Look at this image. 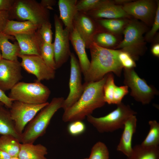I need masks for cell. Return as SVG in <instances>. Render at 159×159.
I'll return each mask as SVG.
<instances>
[{"mask_svg": "<svg viewBox=\"0 0 159 159\" xmlns=\"http://www.w3.org/2000/svg\"><path fill=\"white\" fill-rule=\"evenodd\" d=\"M88 49L91 60L89 69L84 75L85 82L98 81L111 72L120 76L123 68L118 58L120 50L102 47L93 42Z\"/></svg>", "mask_w": 159, "mask_h": 159, "instance_id": "7a4b0ae2", "label": "cell"}, {"mask_svg": "<svg viewBox=\"0 0 159 159\" xmlns=\"http://www.w3.org/2000/svg\"><path fill=\"white\" fill-rule=\"evenodd\" d=\"M40 51V56L46 64L51 68L55 70L57 69L53 43L48 44L43 42L41 46Z\"/></svg>", "mask_w": 159, "mask_h": 159, "instance_id": "f546056e", "label": "cell"}, {"mask_svg": "<svg viewBox=\"0 0 159 159\" xmlns=\"http://www.w3.org/2000/svg\"><path fill=\"white\" fill-rule=\"evenodd\" d=\"M51 28V24L48 21L42 24L37 30L42 39L45 43H52L53 33Z\"/></svg>", "mask_w": 159, "mask_h": 159, "instance_id": "836d02e7", "label": "cell"}, {"mask_svg": "<svg viewBox=\"0 0 159 159\" xmlns=\"http://www.w3.org/2000/svg\"><path fill=\"white\" fill-rule=\"evenodd\" d=\"M109 153L107 147L103 143L99 141L92 147L88 159H109Z\"/></svg>", "mask_w": 159, "mask_h": 159, "instance_id": "1f68e13d", "label": "cell"}, {"mask_svg": "<svg viewBox=\"0 0 159 159\" xmlns=\"http://www.w3.org/2000/svg\"><path fill=\"white\" fill-rule=\"evenodd\" d=\"M86 127L82 121L77 120L70 122L67 127L69 133L73 136L80 135L85 131Z\"/></svg>", "mask_w": 159, "mask_h": 159, "instance_id": "8d00e7d4", "label": "cell"}, {"mask_svg": "<svg viewBox=\"0 0 159 159\" xmlns=\"http://www.w3.org/2000/svg\"><path fill=\"white\" fill-rule=\"evenodd\" d=\"M137 121L135 115L127 120L124 124L123 131L117 148L118 151L122 153L127 157L130 155L132 150V139L136 131Z\"/></svg>", "mask_w": 159, "mask_h": 159, "instance_id": "ac0fdd59", "label": "cell"}, {"mask_svg": "<svg viewBox=\"0 0 159 159\" xmlns=\"http://www.w3.org/2000/svg\"><path fill=\"white\" fill-rule=\"evenodd\" d=\"M14 37L20 48L19 54L40 56V47L43 41L37 30L32 33L17 34Z\"/></svg>", "mask_w": 159, "mask_h": 159, "instance_id": "e0dca14e", "label": "cell"}, {"mask_svg": "<svg viewBox=\"0 0 159 159\" xmlns=\"http://www.w3.org/2000/svg\"><path fill=\"white\" fill-rule=\"evenodd\" d=\"M9 20L10 17L9 11H0V32H3L8 21Z\"/></svg>", "mask_w": 159, "mask_h": 159, "instance_id": "f35d334b", "label": "cell"}, {"mask_svg": "<svg viewBox=\"0 0 159 159\" xmlns=\"http://www.w3.org/2000/svg\"><path fill=\"white\" fill-rule=\"evenodd\" d=\"M21 143L18 139L10 135L0 136V149L9 154L11 157H17Z\"/></svg>", "mask_w": 159, "mask_h": 159, "instance_id": "83f0119b", "label": "cell"}, {"mask_svg": "<svg viewBox=\"0 0 159 159\" xmlns=\"http://www.w3.org/2000/svg\"><path fill=\"white\" fill-rule=\"evenodd\" d=\"M107 74L101 80L95 82H85L83 93L79 100L64 111L62 120L64 122L82 121L91 115L95 109L105 104L103 88Z\"/></svg>", "mask_w": 159, "mask_h": 159, "instance_id": "6da1fadb", "label": "cell"}, {"mask_svg": "<svg viewBox=\"0 0 159 159\" xmlns=\"http://www.w3.org/2000/svg\"><path fill=\"white\" fill-rule=\"evenodd\" d=\"M4 105V104H3L1 102H0V105Z\"/></svg>", "mask_w": 159, "mask_h": 159, "instance_id": "c3c4849f", "label": "cell"}, {"mask_svg": "<svg viewBox=\"0 0 159 159\" xmlns=\"http://www.w3.org/2000/svg\"><path fill=\"white\" fill-rule=\"evenodd\" d=\"M84 159H88V158H84Z\"/></svg>", "mask_w": 159, "mask_h": 159, "instance_id": "681fc988", "label": "cell"}, {"mask_svg": "<svg viewBox=\"0 0 159 159\" xmlns=\"http://www.w3.org/2000/svg\"><path fill=\"white\" fill-rule=\"evenodd\" d=\"M157 6L155 16L150 30L144 37L145 41L151 42L153 40L159 29V1H157Z\"/></svg>", "mask_w": 159, "mask_h": 159, "instance_id": "e575fe53", "label": "cell"}, {"mask_svg": "<svg viewBox=\"0 0 159 159\" xmlns=\"http://www.w3.org/2000/svg\"><path fill=\"white\" fill-rule=\"evenodd\" d=\"M151 52L153 55L154 56L159 57V43L156 42L151 47Z\"/></svg>", "mask_w": 159, "mask_h": 159, "instance_id": "7bdbcfd3", "label": "cell"}, {"mask_svg": "<svg viewBox=\"0 0 159 159\" xmlns=\"http://www.w3.org/2000/svg\"><path fill=\"white\" fill-rule=\"evenodd\" d=\"M124 83L130 88V95L136 101L143 105L148 104L159 94L154 87L148 85L138 75L134 69H124Z\"/></svg>", "mask_w": 159, "mask_h": 159, "instance_id": "ba28073f", "label": "cell"}, {"mask_svg": "<svg viewBox=\"0 0 159 159\" xmlns=\"http://www.w3.org/2000/svg\"><path fill=\"white\" fill-rule=\"evenodd\" d=\"M56 2L55 0H42L40 3L45 8L48 10H52L53 6L55 5Z\"/></svg>", "mask_w": 159, "mask_h": 159, "instance_id": "b9f144b4", "label": "cell"}, {"mask_svg": "<svg viewBox=\"0 0 159 159\" xmlns=\"http://www.w3.org/2000/svg\"><path fill=\"white\" fill-rule=\"evenodd\" d=\"M21 64L28 73L34 75L37 80L53 79L55 77V70L52 69L45 62L41 56L35 55H20Z\"/></svg>", "mask_w": 159, "mask_h": 159, "instance_id": "4fadbf2b", "label": "cell"}, {"mask_svg": "<svg viewBox=\"0 0 159 159\" xmlns=\"http://www.w3.org/2000/svg\"><path fill=\"white\" fill-rule=\"evenodd\" d=\"M130 19L128 18H119L100 19L95 20L104 29L119 35L122 34Z\"/></svg>", "mask_w": 159, "mask_h": 159, "instance_id": "484cf974", "label": "cell"}, {"mask_svg": "<svg viewBox=\"0 0 159 159\" xmlns=\"http://www.w3.org/2000/svg\"><path fill=\"white\" fill-rule=\"evenodd\" d=\"M118 58L124 69H134L136 67L135 60L129 53L120 50Z\"/></svg>", "mask_w": 159, "mask_h": 159, "instance_id": "d590c367", "label": "cell"}, {"mask_svg": "<svg viewBox=\"0 0 159 159\" xmlns=\"http://www.w3.org/2000/svg\"><path fill=\"white\" fill-rule=\"evenodd\" d=\"M146 25L135 19H130L122 34L124 38L116 49L129 53L135 61L145 51V42L143 35L147 31Z\"/></svg>", "mask_w": 159, "mask_h": 159, "instance_id": "277c9868", "label": "cell"}, {"mask_svg": "<svg viewBox=\"0 0 159 159\" xmlns=\"http://www.w3.org/2000/svg\"><path fill=\"white\" fill-rule=\"evenodd\" d=\"M69 38L78 56L82 72L84 75L88 70L90 65V61L85 51V44L74 27L70 32Z\"/></svg>", "mask_w": 159, "mask_h": 159, "instance_id": "d6986e66", "label": "cell"}, {"mask_svg": "<svg viewBox=\"0 0 159 159\" xmlns=\"http://www.w3.org/2000/svg\"><path fill=\"white\" fill-rule=\"evenodd\" d=\"M64 100L63 97L53 98L27 125L21 135V143H33L45 133L52 117L62 108Z\"/></svg>", "mask_w": 159, "mask_h": 159, "instance_id": "3957f363", "label": "cell"}, {"mask_svg": "<svg viewBox=\"0 0 159 159\" xmlns=\"http://www.w3.org/2000/svg\"><path fill=\"white\" fill-rule=\"evenodd\" d=\"M119 36L103 29L95 35L93 42L102 47L116 49L121 41Z\"/></svg>", "mask_w": 159, "mask_h": 159, "instance_id": "cb8c5ba5", "label": "cell"}, {"mask_svg": "<svg viewBox=\"0 0 159 159\" xmlns=\"http://www.w3.org/2000/svg\"><path fill=\"white\" fill-rule=\"evenodd\" d=\"M73 27L84 41L88 49L95 35L103 29L95 20L85 12H78L73 21Z\"/></svg>", "mask_w": 159, "mask_h": 159, "instance_id": "9a60e30c", "label": "cell"}, {"mask_svg": "<svg viewBox=\"0 0 159 159\" xmlns=\"http://www.w3.org/2000/svg\"><path fill=\"white\" fill-rule=\"evenodd\" d=\"M39 26L29 21H19L9 20L3 31L4 33L14 36L16 35L29 34L36 31Z\"/></svg>", "mask_w": 159, "mask_h": 159, "instance_id": "7402d4cb", "label": "cell"}, {"mask_svg": "<svg viewBox=\"0 0 159 159\" xmlns=\"http://www.w3.org/2000/svg\"><path fill=\"white\" fill-rule=\"evenodd\" d=\"M106 0H77L76 6L78 12H86L94 9L103 3Z\"/></svg>", "mask_w": 159, "mask_h": 159, "instance_id": "d6a6232c", "label": "cell"}, {"mask_svg": "<svg viewBox=\"0 0 159 159\" xmlns=\"http://www.w3.org/2000/svg\"><path fill=\"white\" fill-rule=\"evenodd\" d=\"M157 6V1L139 0L127 3L122 6V8L129 16L141 20L146 25L150 26L154 20Z\"/></svg>", "mask_w": 159, "mask_h": 159, "instance_id": "7c38bea8", "label": "cell"}, {"mask_svg": "<svg viewBox=\"0 0 159 159\" xmlns=\"http://www.w3.org/2000/svg\"><path fill=\"white\" fill-rule=\"evenodd\" d=\"M47 148L41 144L21 143L18 157L20 159H47Z\"/></svg>", "mask_w": 159, "mask_h": 159, "instance_id": "603a6c76", "label": "cell"}, {"mask_svg": "<svg viewBox=\"0 0 159 159\" xmlns=\"http://www.w3.org/2000/svg\"><path fill=\"white\" fill-rule=\"evenodd\" d=\"M9 39L14 40L16 39L13 36L0 32V48L2 58L11 61L18 60L20 51L19 45L17 42L12 44Z\"/></svg>", "mask_w": 159, "mask_h": 159, "instance_id": "44dd1931", "label": "cell"}, {"mask_svg": "<svg viewBox=\"0 0 159 159\" xmlns=\"http://www.w3.org/2000/svg\"><path fill=\"white\" fill-rule=\"evenodd\" d=\"M49 103L33 104L14 101L9 110L16 132L21 136L27 125Z\"/></svg>", "mask_w": 159, "mask_h": 159, "instance_id": "9c48e42d", "label": "cell"}, {"mask_svg": "<svg viewBox=\"0 0 159 159\" xmlns=\"http://www.w3.org/2000/svg\"><path fill=\"white\" fill-rule=\"evenodd\" d=\"M77 1V0H59L58 1L59 18L70 32L73 28V20L78 12L76 6Z\"/></svg>", "mask_w": 159, "mask_h": 159, "instance_id": "ffe728a7", "label": "cell"}, {"mask_svg": "<svg viewBox=\"0 0 159 159\" xmlns=\"http://www.w3.org/2000/svg\"><path fill=\"white\" fill-rule=\"evenodd\" d=\"M2 59L1 55V54L0 52V61Z\"/></svg>", "mask_w": 159, "mask_h": 159, "instance_id": "7dc6e473", "label": "cell"}, {"mask_svg": "<svg viewBox=\"0 0 159 159\" xmlns=\"http://www.w3.org/2000/svg\"><path fill=\"white\" fill-rule=\"evenodd\" d=\"M4 105H0V135H11L19 140L20 142L21 136L15 130L9 111Z\"/></svg>", "mask_w": 159, "mask_h": 159, "instance_id": "d4e9b609", "label": "cell"}, {"mask_svg": "<svg viewBox=\"0 0 159 159\" xmlns=\"http://www.w3.org/2000/svg\"><path fill=\"white\" fill-rule=\"evenodd\" d=\"M11 157L7 153L0 149V159H10Z\"/></svg>", "mask_w": 159, "mask_h": 159, "instance_id": "ee69618b", "label": "cell"}, {"mask_svg": "<svg viewBox=\"0 0 159 159\" xmlns=\"http://www.w3.org/2000/svg\"><path fill=\"white\" fill-rule=\"evenodd\" d=\"M9 12L10 20L29 21L39 26L49 21L48 10L34 0H15Z\"/></svg>", "mask_w": 159, "mask_h": 159, "instance_id": "52a82bcc", "label": "cell"}, {"mask_svg": "<svg viewBox=\"0 0 159 159\" xmlns=\"http://www.w3.org/2000/svg\"><path fill=\"white\" fill-rule=\"evenodd\" d=\"M150 130L146 137L140 144L145 147L159 146V123L156 120L149 121Z\"/></svg>", "mask_w": 159, "mask_h": 159, "instance_id": "f1b7e54d", "label": "cell"}, {"mask_svg": "<svg viewBox=\"0 0 159 159\" xmlns=\"http://www.w3.org/2000/svg\"><path fill=\"white\" fill-rule=\"evenodd\" d=\"M14 101L7 96L5 92L0 89V102L7 108H10Z\"/></svg>", "mask_w": 159, "mask_h": 159, "instance_id": "ab89813d", "label": "cell"}, {"mask_svg": "<svg viewBox=\"0 0 159 159\" xmlns=\"http://www.w3.org/2000/svg\"><path fill=\"white\" fill-rule=\"evenodd\" d=\"M116 86L114 75L112 72L107 74L103 88L104 99L105 102L109 104H113V93Z\"/></svg>", "mask_w": 159, "mask_h": 159, "instance_id": "4dcf8cb0", "label": "cell"}, {"mask_svg": "<svg viewBox=\"0 0 159 159\" xmlns=\"http://www.w3.org/2000/svg\"><path fill=\"white\" fill-rule=\"evenodd\" d=\"M95 19L128 18L131 16L123 10L122 6L117 5L113 1H105L96 9L85 12Z\"/></svg>", "mask_w": 159, "mask_h": 159, "instance_id": "2e32d148", "label": "cell"}, {"mask_svg": "<svg viewBox=\"0 0 159 159\" xmlns=\"http://www.w3.org/2000/svg\"><path fill=\"white\" fill-rule=\"evenodd\" d=\"M127 159H159V146L145 147L141 144L136 145Z\"/></svg>", "mask_w": 159, "mask_h": 159, "instance_id": "4316f807", "label": "cell"}, {"mask_svg": "<svg viewBox=\"0 0 159 159\" xmlns=\"http://www.w3.org/2000/svg\"><path fill=\"white\" fill-rule=\"evenodd\" d=\"M128 87L124 85L120 86H116L113 95V104L117 105L122 102L124 97L128 93Z\"/></svg>", "mask_w": 159, "mask_h": 159, "instance_id": "74e56055", "label": "cell"}, {"mask_svg": "<svg viewBox=\"0 0 159 159\" xmlns=\"http://www.w3.org/2000/svg\"><path fill=\"white\" fill-rule=\"evenodd\" d=\"M113 111L103 117H96L91 115L87 117V121L100 133L111 132L123 129L124 124L129 117L136 112L130 106L121 102Z\"/></svg>", "mask_w": 159, "mask_h": 159, "instance_id": "5b68a950", "label": "cell"}, {"mask_svg": "<svg viewBox=\"0 0 159 159\" xmlns=\"http://www.w3.org/2000/svg\"><path fill=\"white\" fill-rule=\"evenodd\" d=\"M70 72L69 82V94L64 100L62 108L65 111L74 104L83 92L84 86L82 83V71L79 61L73 53H71Z\"/></svg>", "mask_w": 159, "mask_h": 159, "instance_id": "8fae6325", "label": "cell"}, {"mask_svg": "<svg viewBox=\"0 0 159 159\" xmlns=\"http://www.w3.org/2000/svg\"><path fill=\"white\" fill-rule=\"evenodd\" d=\"M15 0H0V11H9Z\"/></svg>", "mask_w": 159, "mask_h": 159, "instance_id": "60d3db41", "label": "cell"}, {"mask_svg": "<svg viewBox=\"0 0 159 159\" xmlns=\"http://www.w3.org/2000/svg\"><path fill=\"white\" fill-rule=\"evenodd\" d=\"M21 67L18 60L2 58L0 61V89L4 92L11 90L22 78Z\"/></svg>", "mask_w": 159, "mask_h": 159, "instance_id": "5bb4252c", "label": "cell"}, {"mask_svg": "<svg viewBox=\"0 0 159 159\" xmlns=\"http://www.w3.org/2000/svg\"><path fill=\"white\" fill-rule=\"evenodd\" d=\"M10 159H20L18 157H11Z\"/></svg>", "mask_w": 159, "mask_h": 159, "instance_id": "bcb514c9", "label": "cell"}, {"mask_svg": "<svg viewBox=\"0 0 159 159\" xmlns=\"http://www.w3.org/2000/svg\"><path fill=\"white\" fill-rule=\"evenodd\" d=\"M113 1L115 4L122 6L132 1L130 0H115Z\"/></svg>", "mask_w": 159, "mask_h": 159, "instance_id": "f6af8a7d", "label": "cell"}, {"mask_svg": "<svg viewBox=\"0 0 159 159\" xmlns=\"http://www.w3.org/2000/svg\"><path fill=\"white\" fill-rule=\"evenodd\" d=\"M54 20L55 33L53 44L57 69L65 63L70 57V32L67 28H63L62 21L56 14L54 15Z\"/></svg>", "mask_w": 159, "mask_h": 159, "instance_id": "30bf717a", "label": "cell"}, {"mask_svg": "<svg viewBox=\"0 0 159 159\" xmlns=\"http://www.w3.org/2000/svg\"><path fill=\"white\" fill-rule=\"evenodd\" d=\"M50 94L47 86L36 80L31 83L19 82L10 90L8 96L13 101L41 104L47 102Z\"/></svg>", "mask_w": 159, "mask_h": 159, "instance_id": "8992f818", "label": "cell"}]
</instances>
